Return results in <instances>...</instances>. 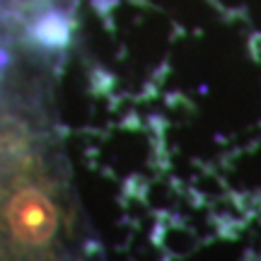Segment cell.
Returning <instances> with one entry per match:
<instances>
[{"label":"cell","mask_w":261,"mask_h":261,"mask_svg":"<svg viewBox=\"0 0 261 261\" xmlns=\"http://www.w3.org/2000/svg\"><path fill=\"white\" fill-rule=\"evenodd\" d=\"M56 5V0H0V12L3 15H19V12H29L34 8H48Z\"/></svg>","instance_id":"obj_2"},{"label":"cell","mask_w":261,"mask_h":261,"mask_svg":"<svg viewBox=\"0 0 261 261\" xmlns=\"http://www.w3.org/2000/svg\"><path fill=\"white\" fill-rule=\"evenodd\" d=\"M51 85L39 54H0V259L92 252Z\"/></svg>","instance_id":"obj_1"}]
</instances>
